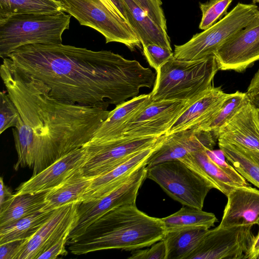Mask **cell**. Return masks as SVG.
I'll return each instance as SVG.
<instances>
[{
    "label": "cell",
    "instance_id": "7dc6e473",
    "mask_svg": "<svg viewBox=\"0 0 259 259\" xmlns=\"http://www.w3.org/2000/svg\"><path fill=\"white\" fill-rule=\"evenodd\" d=\"M253 3H259V0H252Z\"/></svg>",
    "mask_w": 259,
    "mask_h": 259
},
{
    "label": "cell",
    "instance_id": "d6986e66",
    "mask_svg": "<svg viewBox=\"0 0 259 259\" xmlns=\"http://www.w3.org/2000/svg\"><path fill=\"white\" fill-rule=\"evenodd\" d=\"M166 137L154 146L137 152L125 159L107 173L93 178L81 202L95 200L107 195L120 185L129 175L144 164L151 155L162 143Z\"/></svg>",
    "mask_w": 259,
    "mask_h": 259
},
{
    "label": "cell",
    "instance_id": "60d3db41",
    "mask_svg": "<svg viewBox=\"0 0 259 259\" xmlns=\"http://www.w3.org/2000/svg\"><path fill=\"white\" fill-rule=\"evenodd\" d=\"M0 212L3 211L14 197L9 188L5 185L3 178H0Z\"/></svg>",
    "mask_w": 259,
    "mask_h": 259
},
{
    "label": "cell",
    "instance_id": "44dd1931",
    "mask_svg": "<svg viewBox=\"0 0 259 259\" xmlns=\"http://www.w3.org/2000/svg\"><path fill=\"white\" fill-rule=\"evenodd\" d=\"M151 94H142L116 105L110 111L90 141L103 142L119 139L130 121L152 101Z\"/></svg>",
    "mask_w": 259,
    "mask_h": 259
},
{
    "label": "cell",
    "instance_id": "9a60e30c",
    "mask_svg": "<svg viewBox=\"0 0 259 259\" xmlns=\"http://www.w3.org/2000/svg\"><path fill=\"white\" fill-rule=\"evenodd\" d=\"M215 137L210 132L193 128L166 135V137L147 160L146 167L177 159L201 149L213 150Z\"/></svg>",
    "mask_w": 259,
    "mask_h": 259
},
{
    "label": "cell",
    "instance_id": "74e56055",
    "mask_svg": "<svg viewBox=\"0 0 259 259\" xmlns=\"http://www.w3.org/2000/svg\"><path fill=\"white\" fill-rule=\"evenodd\" d=\"M166 248L165 242L162 240L154 243L151 247L144 250H133L129 259H166Z\"/></svg>",
    "mask_w": 259,
    "mask_h": 259
},
{
    "label": "cell",
    "instance_id": "7bdbcfd3",
    "mask_svg": "<svg viewBox=\"0 0 259 259\" xmlns=\"http://www.w3.org/2000/svg\"><path fill=\"white\" fill-rule=\"evenodd\" d=\"M259 253V234L254 238V242L250 254V259H254L256 255Z\"/></svg>",
    "mask_w": 259,
    "mask_h": 259
},
{
    "label": "cell",
    "instance_id": "8d00e7d4",
    "mask_svg": "<svg viewBox=\"0 0 259 259\" xmlns=\"http://www.w3.org/2000/svg\"><path fill=\"white\" fill-rule=\"evenodd\" d=\"M77 218L51 247L41 253L37 259H55L60 255H65L67 254L68 252L65 249V244L67 243L69 235L76 224Z\"/></svg>",
    "mask_w": 259,
    "mask_h": 259
},
{
    "label": "cell",
    "instance_id": "3957f363",
    "mask_svg": "<svg viewBox=\"0 0 259 259\" xmlns=\"http://www.w3.org/2000/svg\"><path fill=\"white\" fill-rule=\"evenodd\" d=\"M166 230L160 218L148 215L136 204L119 206L108 212L69 249L80 255L110 249L135 250L162 240Z\"/></svg>",
    "mask_w": 259,
    "mask_h": 259
},
{
    "label": "cell",
    "instance_id": "8fae6325",
    "mask_svg": "<svg viewBox=\"0 0 259 259\" xmlns=\"http://www.w3.org/2000/svg\"><path fill=\"white\" fill-rule=\"evenodd\" d=\"M122 138L103 142L89 141L82 147L86 160L81 170L91 178L104 175L118 165L131 155L151 147L165 137Z\"/></svg>",
    "mask_w": 259,
    "mask_h": 259
},
{
    "label": "cell",
    "instance_id": "83f0119b",
    "mask_svg": "<svg viewBox=\"0 0 259 259\" xmlns=\"http://www.w3.org/2000/svg\"><path fill=\"white\" fill-rule=\"evenodd\" d=\"M46 192L14 195L10 204L0 212V227L40 211L45 205Z\"/></svg>",
    "mask_w": 259,
    "mask_h": 259
},
{
    "label": "cell",
    "instance_id": "bcb514c9",
    "mask_svg": "<svg viewBox=\"0 0 259 259\" xmlns=\"http://www.w3.org/2000/svg\"><path fill=\"white\" fill-rule=\"evenodd\" d=\"M254 259H259V253L256 255Z\"/></svg>",
    "mask_w": 259,
    "mask_h": 259
},
{
    "label": "cell",
    "instance_id": "4dcf8cb0",
    "mask_svg": "<svg viewBox=\"0 0 259 259\" xmlns=\"http://www.w3.org/2000/svg\"><path fill=\"white\" fill-rule=\"evenodd\" d=\"M248 101L249 99L246 93L237 91L234 93L230 94L217 116L202 131L210 132L214 137L219 130Z\"/></svg>",
    "mask_w": 259,
    "mask_h": 259
},
{
    "label": "cell",
    "instance_id": "2e32d148",
    "mask_svg": "<svg viewBox=\"0 0 259 259\" xmlns=\"http://www.w3.org/2000/svg\"><path fill=\"white\" fill-rule=\"evenodd\" d=\"M230 95L213 85L192 99L166 135L193 128L202 130L217 116Z\"/></svg>",
    "mask_w": 259,
    "mask_h": 259
},
{
    "label": "cell",
    "instance_id": "d6a6232c",
    "mask_svg": "<svg viewBox=\"0 0 259 259\" xmlns=\"http://www.w3.org/2000/svg\"><path fill=\"white\" fill-rule=\"evenodd\" d=\"M20 115L7 91L0 92V134L10 127H15Z\"/></svg>",
    "mask_w": 259,
    "mask_h": 259
},
{
    "label": "cell",
    "instance_id": "d4e9b609",
    "mask_svg": "<svg viewBox=\"0 0 259 259\" xmlns=\"http://www.w3.org/2000/svg\"><path fill=\"white\" fill-rule=\"evenodd\" d=\"M225 158L245 179L259 188V151L229 143H218Z\"/></svg>",
    "mask_w": 259,
    "mask_h": 259
},
{
    "label": "cell",
    "instance_id": "f35d334b",
    "mask_svg": "<svg viewBox=\"0 0 259 259\" xmlns=\"http://www.w3.org/2000/svg\"><path fill=\"white\" fill-rule=\"evenodd\" d=\"M26 240H15L0 244V258L14 259Z\"/></svg>",
    "mask_w": 259,
    "mask_h": 259
},
{
    "label": "cell",
    "instance_id": "ac0fdd59",
    "mask_svg": "<svg viewBox=\"0 0 259 259\" xmlns=\"http://www.w3.org/2000/svg\"><path fill=\"white\" fill-rule=\"evenodd\" d=\"M214 137L218 143L236 144L259 151V109L249 100Z\"/></svg>",
    "mask_w": 259,
    "mask_h": 259
},
{
    "label": "cell",
    "instance_id": "e0dca14e",
    "mask_svg": "<svg viewBox=\"0 0 259 259\" xmlns=\"http://www.w3.org/2000/svg\"><path fill=\"white\" fill-rule=\"evenodd\" d=\"M86 160L83 147L73 150L57 159L16 189L14 195L47 192L56 187L77 169L82 167Z\"/></svg>",
    "mask_w": 259,
    "mask_h": 259
},
{
    "label": "cell",
    "instance_id": "d590c367",
    "mask_svg": "<svg viewBox=\"0 0 259 259\" xmlns=\"http://www.w3.org/2000/svg\"><path fill=\"white\" fill-rule=\"evenodd\" d=\"M147 15L163 29L167 30L161 0H134Z\"/></svg>",
    "mask_w": 259,
    "mask_h": 259
},
{
    "label": "cell",
    "instance_id": "52a82bcc",
    "mask_svg": "<svg viewBox=\"0 0 259 259\" xmlns=\"http://www.w3.org/2000/svg\"><path fill=\"white\" fill-rule=\"evenodd\" d=\"M147 168L146 178L156 183L171 198L184 206L202 209L204 200L215 186L180 159Z\"/></svg>",
    "mask_w": 259,
    "mask_h": 259
},
{
    "label": "cell",
    "instance_id": "4fadbf2b",
    "mask_svg": "<svg viewBox=\"0 0 259 259\" xmlns=\"http://www.w3.org/2000/svg\"><path fill=\"white\" fill-rule=\"evenodd\" d=\"M221 70L243 72L259 60V14L214 53Z\"/></svg>",
    "mask_w": 259,
    "mask_h": 259
},
{
    "label": "cell",
    "instance_id": "5b68a950",
    "mask_svg": "<svg viewBox=\"0 0 259 259\" xmlns=\"http://www.w3.org/2000/svg\"><path fill=\"white\" fill-rule=\"evenodd\" d=\"M71 15L65 12L19 14L0 17L2 59L24 45L59 44L69 28Z\"/></svg>",
    "mask_w": 259,
    "mask_h": 259
},
{
    "label": "cell",
    "instance_id": "4316f807",
    "mask_svg": "<svg viewBox=\"0 0 259 259\" xmlns=\"http://www.w3.org/2000/svg\"><path fill=\"white\" fill-rule=\"evenodd\" d=\"M54 210L49 212L40 210L1 227L0 244L15 240L29 239L49 220Z\"/></svg>",
    "mask_w": 259,
    "mask_h": 259
},
{
    "label": "cell",
    "instance_id": "8992f818",
    "mask_svg": "<svg viewBox=\"0 0 259 259\" xmlns=\"http://www.w3.org/2000/svg\"><path fill=\"white\" fill-rule=\"evenodd\" d=\"M258 14L255 3H238L211 27L194 35L185 44L175 45L174 57L180 60L194 61L213 55L222 45L249 25Z\"/></svg>",
    "mask_w": 259,
    "mask_h": 259
},
{
    "label": "cell",
    "instance_id": "836d02e7",
    "mask_svg": "<svg viewBox=\"0 0 259 259\" xmlns=\"http://www.w3.org/2000/svg\"><path fill=\"white\" fill-rule=\"evenodd\" d=\"M142 48L143 53L147 61L156 72L174 57L172 50L156 44L144 45Z\"/></svg>",
    "mask_w": 259,
    "mask_h": 259
},
{
    "label": "cell",
    "instance_id": "277c9868",
    "mask_svg": "<svg viewBox=\"0 0 259 259\" xmlns=\"http://www.w3.org/2000/svg\"><path fill=\"white\" fill-rule=\"evenodd\" d=\"M219 70L214 55L194 61L180 60L174 56L156 71L152 99L191 100L213 85Z\"/></svg>",
    "mask_w": 259,
    "mask_h": 259
},
{
    "label": "cell",
    "instance_id": "484cf974",
    "mask_svg": "<svg viewBox=\"0 0 259 259\" xmlns=\"http://www.w3.org/2000/svg\"><path fill=\"white\" fill-rule=\"evenodd\" d=\"M208 230L196 226L166 231L163 238L166 248V259H187Z\"/></svg>",
    "mask_w": 259,
    "mask_h": 259
},
{
    "label": "cell",
    "instance_id": "ee69618b",
    "mask_svg": "<svg viewBox=\"0 0 259 259\" xmlns=\"http://www.w3.org/2000/svg\"><path fill=\"white\" fill-rule=\"evenodd\" d=\"M108 9L112 11L114 13L116 14L119 17L120 15L119 13L113 4L110 0H100Z\"/></svg>",
    "mask_w": 259,
    "mask_h": 259
},
{
    "label": "cell",
    "instance_id": "5bb4252c",
    "mask_svg": "<svg viewBox=\"0 0 259 259\" xmlns=\"http://www.w3.org/2000/svg\"><path fill=\"white\" fill-rule=\"evenodd\" d=\"M78 203L67 204L55 209L36 232L24 241L14 259H37L77 218Z\"/></svg>",
    "mask_w": 259,
    "mask_h": 259
},
{
    "label": "cell",
    "instance_id": "c3c4849f",
    "mask_svg": "<svg viewBox=\"0 0 259 259\" xmlns=\"http://www.w3.org/2000/svg\"><path fill=\"white\" fill-rule=\"evenodd\" d=\"M56 1H61V0H56Z\"/></svg>",
    "mask_w": 259,
    "mask_h": 259
},
{
    "label": "cell",
    "instance_id": "f1b7e54d",
    "mask_svg": "<svg viewBox=\"0 0 259 259\" xmlns=\"http://www.w3.org/2000/svg\"><path fill=\"white\" fill-rule=\"evenodd\" d=\"M161 219L166 231L196 226L209 229L217 221L213 213L188 206H184L175 213Z\"/></svg>",
    "mask_w": 259,
    "mask_h": 259
},
{
    "label": "cell",
    "instance_id": "ab89813d",
    "mask_svg": "<svg viewBox=\"0 0 259 259\" xmlns=\"http://www.w3.org/2000/svg\"><path fill=\"white\" fill-rule=\"evenodd\" d=\"M246 93L250 102L259 109V69L252 78Z\"/></svg>",
    "mask_w": 259,
    "mask_h": 259
},
{
    "label": "cell",
    "instance_id": "1f68e13d",
    "mask_svg": "<svg viewBox=\"0 0 259 259\" xmlns=\"http://www.w3.org/2000/svg\"><path fill=\"white\" fill-rule=\"evenodd\" d=\"M232 0H209L205 3H200L202 18L199 28L206 30L216 23L224 15H226L227 9Z\"/></svg>",
    "mask_w": 259,
    "mask_h": 259
},
{
    "label": "cell",
    "instance_id": "ba28073f",
    "mask_svg": "<svg viewBox=\"0 0 259 259\" xmlns=\"http://www.w3.org/2000/svg\"><path fill=\"white\" fill-rule=\"evenodd\" d=\"M65 12L81 25L101 33L106 42L123 44L131 51L141 48L140 39L130 24L114 13L100 0H61Z\"/></svg>",
    "mask_w": 259,
    "mask_h": 259
},
{
    "label": "cell",
    "instance_id": "603a6c76",
    "mask_svg": "<svg viewBox=\"0 0 259 259\" xmlns=\"http://www.w3.org/2000/svg\"><path fill=\"white\" fill-rule=\"evenodd\" d=\"M128 22L137 34L142 46L156 44L172 50L167 30L153 20L134 0H123Z\"/></svg>",
    "mask_w": 259,
    "mask_h": 259
},
{
    "label": "cell",
    "instance_id": "6da1fadb",
    "mask_svg": "<svg viewBox=\"0 0 259 259\" xmlns=\"http://www.w3.org/2000/svg\"><path fill=\"white\" fill-rule=\"evenodd\" d=\"M18 71L42 81L61 101L108 109L151 88L154 73L110 51L59 44L22 46L6 58Z\"/></svg>",
    "mask_w": 259,
    "mask_h": 259
},
{
    "label": "cell",
    "instance_id": "b9f144b4",
    "mask_svg": "<svg viewBox=\"0 0 259 259\" xmlns=\"http://www.w3.org/2000/svg\"><path fill=\"white\" fill-rule=\"evenodd\" d=\"M118 11L120 17L128 22L126 11L123 0H110Z\"/></svg>",
    "mask_w": 259,
    "mask_h": 259
},
{
    "label": "cell",
    "instance_id": "30bf717a",
    "mask_svg": "<svg viewBox=\"0 0 259 259\" xmlns=\"http://www.w3.org/2000/svg\"><path fill=\"white\" fill-rule=\"evenodd\" d=\"M253 225L208 230L187 259H250Z\"/></svg>",
    "mask_w": 259,
    "mask_h": 259
},
{
    "label": "cell",
    "instance_id": "ffe728a7",
    "mask_svg": "<svg viewBox=\"0 0 259 259\" xmlns=\"http://www.w3.org/2000/svg\"><path fill=\"white\" fill-rule=\"evenodd\" d=\"M220 227L256 224L259 218V190L249 186L234 188L227 195Z\"/></svg>",
    "mask_w": 259,
    "mask_h": 259
},
{
    "label": "cell",
    "instance_id": "f6af8a7d",
    "mask_svg": "<svg viewBox=\"0 0 259 259\" xmlns=\"http://www.w3.org/2000/svg\"><path fill=\"white\" fill-rule=\"evenodd\" d=\"M256 224H257V225H258V233H257V234H259V218H258V220H257V221Z\"/></svg>",
    "mask_w": 259,
    "mask_h": 259
},
{
    "label": "cell",
    "instance_id": "cb8c5ba5",
    "mask_svg": "<svg viewBox=\"0 0 259 259\" xmlns=\"http://www.w3.org/2000/svg\"><path fill=\"white\" fill-rule=\"evenodd\" d=\"M207 149H201L189 154L180 159L195 172L212 183L226 196L236 187H239L208 156Z\"/></svg>",
    "mask_w": 259,
    "mask_h": 259
},
{
    "label": "cell",
    "instance_id": "9c48e42d",
    "mask_svg": "<svg viewBox=\"0 0 259 259\" xmlns=\"http://www.w3.org/2000/svg\"><path fill=\"white\" fill-rule=\"evenodd\" d=\"M146 164L132 172L120 185L98 199L78 204L77 218L67 245L80 239L89 228L112 209L125 204H136L139 190L146 178Z\"/></svg>",
    "mask_w": 259,
    "mask_h": 259
},
{
    "label": "cell",
    "instance_id": "f546056e",
    "mask_svg": "<svg viewBox=\"0 0 259 259\" xmlns=\"http://www.w3.org/2000/svg\"><path fill=\"white\" fill-rule=\"evenodd\" d=\"M59 12H65L61 1H59L0 0V17L13 14Z\"/></svg>",
    "mask_w": 259,
    "mask_h": 259
},
{
    "label": "cell",
    "instance_id": "7c38bea8",
    "mask_svg": "<svg viewBox=\"0 0 259 259\" xmlns=\"http://www.w3.org/2000/svg\"><path fill=\"white\" fill-rule=\"evenodd\" d=\"M193 99L185 101H152L130 121L124 137L128 138L159 137L166 134Z\"/></svg>",
    "mask_w": 259,
    "mask_h": 259
},
{
    "label": "cell",
    "instance_id": "7402d4cb",
    "mask_svg": "<svg viewBox=\"0 0 259 259\" xmlns=\"http://www.w3.org/2000/svg\"><path fill=\"white\" fill-rule=\"evenodd\" d=\"M92 179L85 176L81 168L77 169L59 185L46 192L45 205L40 211H52L67 204L81 202Z\"/></svg>",
    "mask_w": 259,
    "mask_h": 259
},
{
    "label": "cell",
    "instance_id": "7a4b0ae2",
    "mask_svg": "<svg viewBox=\"0 0 259 259\" xmlns=\"http://www.w3.org/2000/svg\"><path fill=\"white\" fill-rule=\"evenodd\" d=\"M0 75L20 115L12 128L18 154L16 170L28 166L36 175L62 156L82 147L110 112L53 98L42 81L18 71L6 58L3 59Z\"/></svg>",
    "mask_w": 259,
    "mask_h": 259
},
{
    "label": "cell",
    "instance_id": "e575fe53",
    "mask_svg": "<svg viewBox=\"0 0 259 259\" xmlns=\"http://www.w3.org/2000/svg\"><path fill=\"white\" fill-rule=\"evenodd\" d=\"M210 158L234 181L238 187L249 186L245 179L225 160L222 151L206 150Z\"/></svg>",
    "mask_w": 259,
    "mask_h": 259
}]
</instances>
